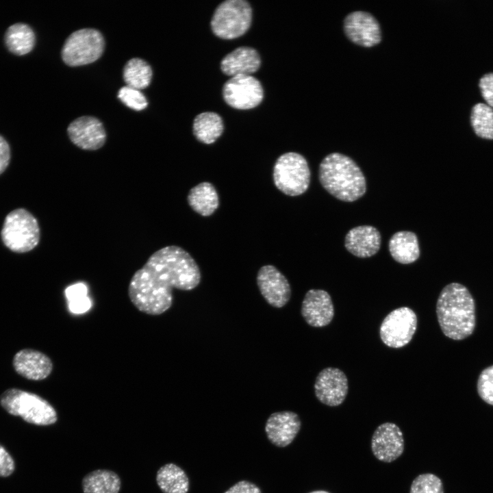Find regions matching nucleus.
I'll return each instance as SVG.
<instances>
[{"label":"nucleus","instance_id":"1","mask_svg":"<svg viewBox=\"0 0 493 493\" xmlns=\"http://www.w3.org/2000/svg\"><path fill=\"white\" fill-rule=\"evenodd\" d=\"M201 279L199 267L188 252L179 246H166L152 253L134 273L128 296L140 312L158 316L171 307L173 289L192 290Z\"/></svg>","mask_w":493,"mask_h":493},{"label":"nucleus","instance_id":"2","mask_svg":"<svg viewBox=\"0 0 493 493\" xmlns=\"http://www.w3.org/2000/svg\"><path fill=\"white\" fill-rule=\"evenodd\" d=\"M437 318L442 333L455 340L470 336L475 328V300L462 284L451 283L440 293Z\"/></svg>","mask_w":493,"mask_h":493},{"label":"nucleus","instance_id":"3","mask_svg":"<svg viewBox=\"0 0 493 493\" xmlns=\"http://www.w3.org/2000/svg\"><path fill=\"white\" fill-rule=\"evenodd\" d=\"M318 177L322 186L336 199L352 202L366 190L365 177L357 164L339 153L325 156L320 164Z\"/></svg>","mask_w":493,"mask_h":493},{"label":"nucleus","instance_id":"4","mask_svg":"<svg viewBox=\"0 0 493 493\" xmlns=\"http://www.w3.org/2000/svg\"><path fill=\"white\" fill-rule=\"evenodd\" d=\"M0 404L11 415L21 416L36 425H51L58 420L56 410L47 400L19 389L10 388L3 392Z\"/></svg>","mask_w":493,"mask_h":493},{"label":"nucleus","instance_id":"5","mask_svg":"<svg viewBox=\"0 0 493 493\" xmlns=\"http://www.w3.org/2000/svg\"><path fill=\"white\" fill-rule=\"evenodd\" d=\"M40 236L36 218L26 210H14L5 217L1 238L12 251L25 253L32 250L38 245Z\"/></svg>","mask_w":493,"mask_h":493},{"label":"nucleus","instance_id":"6","mask_svg":"<svg viewBox=\"0 0 493 493\" xmlns=\"http://www.w3.org/2000/svg\"><path fill=\"white\" fill-rule=\"evenodd\" d=\"M273 181L275 186L288 196L303 194L310 183V170L306 159L295 152L280 155L273 167Z\"/></svg>","mask_w":493,"mask_h":493},{"label":"nucleus","instance_id":"7","mask_svg":"<svg viewBox=\"0 0 493 493\" xmlns=\"http://www.w3.org/2000/svg\"><path fill=\"white\" fill-rule=\"evenodd\" d=\"M252 21V9L246 1L227 0L216 8L211 20L213 33L223 39H233L244 34Z\"/></svg>","mask_w":493,"mask_h":493},{"label":"nucleus","instance_id":"8","mask_svg":"<svg viewBox=\"0 0 493 493\" xmlns=\"http://www.w3.org/2000/svg\"><path fill=\"white\" fill-rule=\"evenodd\" d=\"M104 47V38L100 31L90 28L81 29L66 38L62 49V58L71 66L90 64L101 56Z\"/></svg>","mask_w":493,"mask_h":493},{"label":"nucleus","instance_id":"9","mask_svg":"<svg viewBox=\"0 0 493 493\" xmlns=\"http://www.w3.org/2000/svg\"><path fill=\"white\" fill-rule=\"evenodd\" d=\"M416 328V313L408 307H401L384 318L380 326L379 336L386 346L399 349L411 341Z\"/></svg>","mask_w":493,"mask_h":493},{"label":"nucleus","instance_id":"10","mask_svg":"<svg viewBox=\"0 0 493 493\" xmlns=\"http://www.w3.org/2000/svg\"><path fill=\"white\" fill-rule=\"evenodd\" d=\"M223 96L229 106L238 110H249L262 102L264 90L261 83L255 77L236 75L225 83Z\"/></svg>","mask_w":493,"mask_h":493},{"label":"nucleus","instance_id":"11","mask_svg":"<svg viewBox=\"0 0 493 493\" xmlns=\"http://www.w3.org/2000/svg\"><path fill=\"white\" fill-rule=\"evenodd\" d=\"M257 284L265 301L272 307L281 308L291 297L287 278L274 266H262L257 275Z\"/></svg>","mask_w":493,"mask_h":493},{"label":"nucleus","instance_id":"12","mask_svg":"<svg viewBox=\"0 0 493 493\" xmlns=\"http://www.w3.org/2000/svg\"><path fill=\"white\" fill-rule=\"evenodd\" d=\"M314 388L315 395L320 402L335 407L342 404L346 397L348 379L340 369L327 367L318 374Z\"/></svg>","mask_w":493,"mask_h":493},{"label":"nucleus","instance_id":"13","mask_svg":"<svg viewBox=\"0 0 493 493\" xmlns=\"http://www.w3.org/2000/svg\"><path fill=\"white\" fill-rule=\"evenodd\" d=\"M67 133L72 143L83 150L99 149L106 141L102 123L92 116H84L74 120L68 125Z\"/></svg>","mask_w":493,"mask_h":493},{"label":"nucleus","instance_id":"14","mask_svg":"<svg viewBox=\"0 0 493 493\" xmlns=\"http://www.w3.org/2000/svg\"><path fill=\"white\" fill-rule=\"evenodd\" d=\"M372 451L377 459L392 462L399 457L404 451V438L400 428L394 423L380 425L371 439Z\"/></svg>","mask_w":493,"mask_h":493},{"label":"nucleus","instance_id":"15","mask_svg":"<svg viewBox=\"0 0 493 493\" xmlns=\"http://www.w3.org/2000/svg\"><path fill=\"white\" fill-rule=\"evenodd\" d=\"M347 37L354 43L363 47H372L381 39L379 24L370 13L355 11L349 14L344 21Z\"/></svg>","mask_w":493,"mask_h":493},{"label":"nucleus","instance_id":"16","mask_svg":"<svg viewBox=\"0 0 493 493\" xmlns=\"http://www.w3.org/2000/svg\"><path fill=\"white\" fill-rule=\"evenodd\" d=\"M301 313L305 321L312 327L328 325L334 316L331 296L323 290H309L303 299Z\"/></svg>","mask_w":493,"mask_h":493},{"label":"nucleus","instance_id":"17","mask_svg":"<svg viewBox=\"0 0 493 493\" xmlns=\"http://www.w3.org/2000/svg\"><path fill=\"white\" fill-rule=\"evenodd\" d=\"M301 426L296 413L290 411L272 414L266 420L265 431L270 442L279 447H285L295 438Z\"/></svg>","mask_w":493,"mask_h":493},{"label":"nucleus","instance_id":"18","mask_svg":"<svg viewBox=\"0 0 493 493\" xmlns=\"http://www.w3.org/2000/svg\"><path fill=\"white\" fill-rule=\"evenodd\" d=\"M13 366L20 375L28 379L40 381L53 370L51 359L43 353L34 349H23L14 355Z\"/></svg>","mask_w":493,"mask_h":493},{"label":"nucleus","instance_id":"19","mask_svg":"<svg viewBox=\"0 0 493 493\" xmlns=\"http://www.w3.org/2000/svg\"><path fill=\"white\" fill-rule=\"evenodd\" d=\"M381 240L377 229L370 225H361L349 231L345 236L344 245L355 256L365 258L378 252Z\"/></svg>","mask_w":493,"mask_h":493},{"label":"nucleus","instance_id":"20","mask_svg":"<svg viewBox=\"0 0 493 493\" xmlns=\"http://www.w3.org/2000/svg\"><path fill=\"white\" fill-rule=\"evenodd\" d=\"M261 65L258 52L249 47H240L225 56L220 62V69L227 75H251Z\"/></svg>","mask_w":493,"mask_h":493},{"label":"nucleus","instance_id":"21","mask_svg":"<svg viewBox=\"0 0 493 493\" xmlns=\"http://www.w3.org/2000/svg\"><path fill=\"white\" fill-rule=\"evenodd\" d=\"M388 248L392 258L403 264L413 263L420 255L417 236L409 231L395 233L389 240Z\"/></svg>","mask_w":493,"mask_h":493},{"label":"nucleus","instance_id":"22","mask_svg":"<svg viewBox=\"0 0 493 493\" xmlns=\"http://www.w3.org/2000/svg\"><path fill=\"white\" fill-rule=\"evenodd\" d=\"M190 207L203 216L214 214L219 205V199L215 187L210 182H201L192 188L187 196Z\"/></svg>","mask_w":493,"mask_h":493},{"label":"nucleus","instance_id":"23","mask_svg":"<svg viewBox=\"0 0 493 493\" xmlns=\"http://www.w3.org/2000/svg\"><path fill=\"white\" fill-rule=\"evenodd\" d=\"M224 125L219 114L213 112H205L198 114L193 121V134L204 144L214 142L223 134Z\"/></svg>","mask_w":493,"mask_h":493},{"label":"nucleus","instance_id":"24","mask_svg":"<svg viewBox=\"0 0 493 493\" xmlns=\"http://www.w3.org/2000/svg\"><path fill=\"white\" fill-rule=\"evenodd\" d=\"M118 475L109 470H96L82 479L84 493H118L121 489Z\"/></svg>","mask_w":493,"mask_h":493},{"label":"nucleus","instance_id":"25","mask_svg":"<svg viewBox=\"0 0 493 493\" xmlns=\"http://www.w3.org/2000/svg\"><path fill=\"white\" fill-rule=\"evenodd\" d=\"M156 482L163 493H187L189 479L185 472L178 466L169 463L162 466L157 472Z\"/></svg>","mask_w":493,"mask_h":493},{"label":"nucleus","instance_id":"26","mask_svg":"<svg viewBox=\"0 0 493 493\" xmlns=\"http://www.w3.org/2000/svg\"><path fill=\"white\" fill-rule=\"evenodd\" d=\"M5 41L12 53L23 55L32 50L35 44V35L29 25L16 23L7 29Z\"/></svg>","mask_w":493,"mask_h":493},{"label":"nucleus","instance_id":"27","mask_svg":"<svg viewBox=\"0 0 493 493\" xmlns=\"http://www.w3.org/2000/svg\"><path fill=\"white\" fill-rule=\"evenodd\" d=\"M123 74L126 86L140 90L149 86L153 72L147 62L136 58L125 64Z\"/></svg>","mask_w":493,"mask_h":493},{"label":"nucleus","instance_id":"28","mask_svg":"<svg viewBox=\"0 0 493 493\" xmlns=\"http://www.w3.org/2000/svg\"><path fill=\"white\" fill-rule=\"evenodd\" d=\"M471 124L480 137L493 139V109L483 103L475 104L471 112Z\"/></svg>","mask_w":493,"mask_h":493},{"label":"nucleus","instance_id":"29","mask_svg":"<svg viewBox=\"0 0 493 493\" xmlns=\"http://www.w3.org/2000/svg\"><path fill=\"white\" fill-rule=\"evenodd\" d=\"M409 493H444L443 484L433 474H421L412 481Z\"/></svg>","mask_w":493,"mask_h":493},{"label":"nucleus","instance_id":"30","mask_svg":"<svg viewBox=\"0 0 493 493\" xmlns=\"http://www.w3.org/2000/svg\"><path fill=\"white\" fill-rule=\"evenodd\" d=\"M118 97L126 106L134 110L147 108V100L140 90L125 86L118 92Z\"/></svg>","mask_w":493,"mask_h":493},{"label":"nucleus","instance_id":"31","mask_svg":"<svg viewBox=\"0 0 493 493\" xmlns=\"http://www.w3.org/2000/svg\"><path fill=\"white\" fill-rule=\"evenodd\" d=\"M477 392L482 400L493 405V365L481 372L477 381Z\"/></svg>","mask_w":493,"mask_h":493},{"label":"nucleus","instance_id":"32","mask_svg":"<svg viewBox=\"0 0 493 493\" xmlns=\"http://www.w3.org/2000/svg\"><path fill=\"white\" fill-rule=\"evenodd\" d=\"M479 87L488 105L493 107V73L485 74L481 77Z\"/></svg>","mask_w":493,"mask_h":493},{"label":"nucleus","instance_id":"33","mask_svg":"<svg viewBox=\"0 0 493 493\" xmlns=\"http://www.w3.org/2000/svg\"><path fill=\"white\" fill-rule=\"evenodd\" d=\"M14 462L5 450V448L0 444V477H6L10 476L14 470Z\"/></svg>","mask_w":493,"mask_h":493},{"label":"nucleus","instance_id":"34","mask_svg":"<svg viewBox=\"0 0 493 493\" xmlns=\"http://www.w3.org/2000/svg\"><path fill=\"white\" fill-rule=\"evenodd\" d=\"M225 493H262V492L254 483L246 481H241L234 484Z\"/></svg>","mask_w":493,"mask_h":493},{"label":"nucleus","instance_id":"35","mask_svg":"<svg viewBox=\"0 0 493 493\" xmlns=\"http://www.w3.org/2000/svg\"><path fill=\"white\" fill-rule=\"evenodd\" d=\"M84 286H79V290H76L77 291H72L74 296H72V297L75 299L74 301H73L72 303V309L74 312H83L88 309L89 303L88 299L87 298H83L81 296H80L81 294H83L84 292H86V290H81L83 288Z\"/></svg>","mask_w":493,"mask_h":493},{"label":"nucleus","instance_id":"36","mask_svg":"<svg viewBox=\"0 0 493 493\" xmlns=\"http://www.w3.org/2000/svg\"><path fill=\"white\" fill-rule=\"evenodd\" d=\"M10 160V147L5 140L0 136V174H1L8 166Z\"/></svg>","mask_w":493,"mask_h":493},{"label":"nucleus","instance_id":"37","mask_svg":"<svg viewBox=\"0 0 493 493\" xmlns=\"http://www.w3.org/2000/svg\"><path fill=\"white\" fill-rule=\"evenodd\" d=\"M309 493H329V492H328L327 491H324V490H316V491L311 492Z\"/></svg>","mask_w":493,"mask_h":493}]
</instances>
